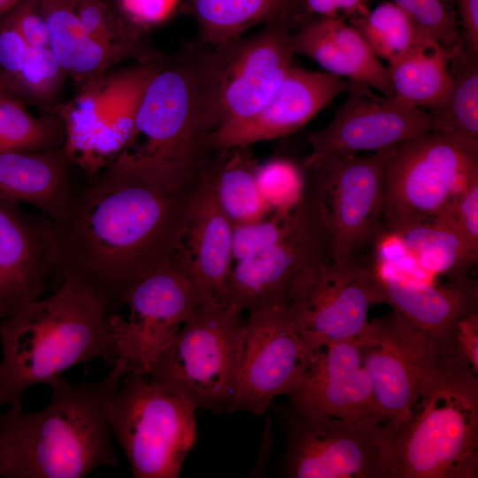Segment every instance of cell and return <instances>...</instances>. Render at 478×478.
Returning <instances> with one entry per match:
<instances>
[{"label":"cell","mask_w":478,"mask_h":478,"mask_svg":"<svg viewBox=\"0 0 478 478\" xmlns=\"http://www.w3.org/2000/svg\"><path fill=\"white\" fill-rule=\"evenodd\" d=\"M196 187L165 188L115 158L51 221L57 286L75 281L117 313L129 290L174 255Z\"/></svg>","instance_id":"obj_1"},{"label":"cell","mask_w":478,"mask_h":478,"mask_svg":"<svg viewBox=\"0 0 478 478\" xmlns=\"http://www.w3.org/2000/svg\"><path fill=\"white\" fill-rule=\"evenodd\" d=\"M220 124L215 50L199 42L158 62L142 94L133 134L116 157L165 188L195 187Z\"/></svg>","instance_id":"obj_2"},{"label":"cell","mask_w":478,"mask_h":478,"mask_svg":"<svg viewBox=\"0 0 478 478\" xmlns=\"http://www.w3.org/2000/svg\"><path fill=\"white\" fill-rule=\"evenodd\" d=\"M127 369L119 359L99 382H51V397L40 411L21 405L0 415V477L83 478L116 467L109 404Z\"/></svg>","instance_id":"obj_3"},{"label":"cell","mask_w":478,"mask_h":478,"mask_svg":"<svg viewBox=\"0 0 478 478\" xmlns=\"http://www.w3.org/2000/svg\"><path fill=\"white\" fill-rule=\"evenodd\" d=\"M113 314L90 289L66 279L0 320V406L21 405L29 388L50 385L74 366L96 359L112 366Z\"/></svg>","instance_id":"obj_4"},{"label":"cell","mask_w":478,"mask_h":478,"mask_svg":"<svg viewBox=\"0 0 478 478\" xmlns=\"http://www.w3.org/2000/svg\"><path fill=\"white\" fill-rule=\"evenodd\" d=\"M377 434L384 478H476L478 379L468 361L455 349L410 420Z\"/></svg>","instance_id":"obj_5"},{"label":"cell","mask_w":478,"mask_h":478,"mask_svg":"<svg viewBox=\"0 0 478 478\" xmlns=\"http://www.w3.org/2000/svg\"><path fill=\"white\" fill-rule=\"evenodd\" d=\"M478 177V139L428 131L397 144L384 181L382 220L398 232L449 212Z\"/></svg>","instance_id":"obj_6"},{"label":"cell","mask_w":478,"mask_h":478,"mask_svg":"<svg viewBox=\"0 0 478 478\" xmlns=\"http://www.w3.org/2000/svg\"><path fill=\"white\" fill-rule=\"evenodd\" d=\"M242 313L232 305H199L155 358L148 376L196 410L231 412L245 333Z\"/></svg>","instance_id":"obj_7"},{"label":"cell","mask_w":478,"mask_h":478,"mask_svg":"<svg viewBox=\"0 0 478 478\" xmlns=\"http://www.w3.org/2000/svg\"><path fill=\"white\" fill-rule=\"evenodd\" d=\"M196 409L148 375L128 372L109 404L112 434L134 478H177L197 441Z\"/></svg>","instance_id":"obj_8"},{"label":"cell","mask_w":478,"mask_h":478,"mask_svg":"<svg viewBox=\"0 0 478 478\" xmlns=\"http://www.w3.org/2000/svg\"><path fill=\"white\" fill-rule=\"evenodd\" d=\"M382 424L395 427L413 408L455 346L447 348L396 312L368 321L355 340Z\"/></svg>","instance_id":"obj_9"},{"label":"cell","mask_w":478,"mask_h":478,"mask_svg":"<svg viewBox=\"0 0 478 478\" xmlns=\"http://www.w3.org/2000/svg\"><path fill=\"white\" fill-rule=\"evenodd\" d=\"M272 407L285 436V476L384 478L381 420L340 419L290 400Z\"/></svg>","instance_id":"obj_10"},{"label":"cell","mask_w":478,"mask_h":478,"mask_svg":"<svg viewBox=\"0 0 478 478\" xmlns=\"http://www.w3.org/2000/svg\"><path fill=\"white\" fill-rule=\"evenodd\" d=\"M395 147L330 157L312 169L317 181L315 204L332 260L358 257L386 231L384 181Z\"/></svg>","instance_id":"obj_11"},{"label":"cell","mask_w":478,"mask_h":478,"mask_svg":"<svg viewBox=\"0 0 478 478\" xmlns=\"http://www.w3.org/2000/svg\"><path fill=\"white\" fill-rule=\"evenodd\" d=\"M374 289L369 264L358 257L326 258L304 270L285 301L287 313L309 348L355 341L366 327Z\"/></svg>","instance_id":"obj_12"},{"label":"cell","mask_w":478,"mask_h":478,"mask_svg":"<svg viewBox=\"0 0 478 478\" xmlns=\"http://www.w3.org/2000/svg\"><path fill=\"white\" fill-rule=\"evenodd\" d=\"M203 303L188 271L173 255L129 290L127 320L112 315L116 359L127 372L148 375L158 355Z\"/></svg>","instance_id":"obj_13"},{"label":"cell","mask_w":478,"mask_h":478,"mask_svg":"<svg viewBox=\"0 0 478 478\" xmlns=\"http://www.w3.org/2000/svg\"><path fill=\"white\" fill-rule=\"evenodd\" d=\"M313 352L290 320L285 305L249 312L235 374L231 412L263 415L276 397L286 396Z\"/></svg>","instance_id":"obj_14"},{"label":"cell","mask_w":478,"mask_h":478,"mask_svg":"<svg viewBox=\"0 0 478 478\" xmlns=\"http://www.w3.org/2000/svg\"><path fill=\"white\" fill-rule=\"evenodd\" d=\"M365 84L351 81L343 104L325 127L306 141L304 161L312 170L328 158L386 150L416 135L436 131L429 111L410 105L395 96H380Z\"/></svg>","instance_id":"obj_15"},{"label":"cell","mask_w":478,"mask_h":478,"mask_svg":"<svg viewBox=\"0 0 478 478\" xmlns=\"http://www.w3.org/2000/svg\"><path fill=\"white\" fill-rule=\"evenodd\" d=\"M293 31L287 25L271 24L253 35L211 47L217 60L220 112L211 143L251 119L281 85L292 66Z\"/></svg>","instance_id":"obj_16"},{"label":"cell","mask_w":478,"mask_h":478,"mask_svg":"<svg viewBox=\"0 0 478 478\" xmlns=\"http://www.w3.org/2000/svg\"><path fill=\"white\" fill-rule=\"evenodd\" d=\"M326 258H330L328 245L315 204L283 240L232 266L226 304L248 312L285 305L296 278Z\"/></svg>","instance_id":"obj_17"},{"label":"cell","mask_w":478,"mask_h":478,"mask_svg":"<svg viewBox=\"0 0 478 478\" xmlns=\"http://www.w3.org/2000/svg\"><path fill=\"white\" fill-rule=\"evenodd\" d=\"M374 304H387L447 348L454 346L458 323L478 312L477 282L471 277L428 284L374 258L369 264Z\"/></svg>","instance_id":"obj_18"},{"label":"cell","mask_w":478,"mask_h":478,"mask_svg":"<svg viewBox=\"0 0 478 478\" xmlns=\"http://www.w3.org/2000/svg\"><path fill=\"white\" fill-rule=\"evenodd\" d=\"M55 260L51 220L0 199V320L42 297Z\"/></svg>","instance_id":"obj_19"},{"label":"cell","mask_w":478,"mask_h":478,"mask_svg":"<svg viewBox=\"0 0 478 478\" xmlns=\"http://www.w3.org/2000/svg\"><path fill=\"white\" fill-rule=\"evenodd\" d=\"M232 235L233 225L217 199L204 164L188 205L174 253L198 289L204 303L227 305L233 260Z\"/></svg>","instance_id":"obj_20"},{"label":"cell","mask_w":478,"mask_h":478,"mask_svg":"<svg viewBox=\"0 0 478 478\" xmlns=\"http://www.w3.org/2000/svg\"><path fill=\"white\" fill-rule=\"evenodd\" d=\"M286 396L333 417L382 422L355 341L331 343L316 350Z\"/></svg>","instance_id":"obj_21"},{"label":"cell","mask_w":478,"mask_h":478,"mask_svg":"<svg viewBox=\"0 0 478 478\" xmlns=\"http://www.w3.org/2000/svg\"><path fill=\"white\" fill-rule=\"evenodd\" d=\"M350 81L291 66L282 82L248 121L212 141V150L248 147L294 133L347 92Z\"/></svg>","instance_id":"obj_22"},{"label":"cell","mask_w":478,"mask_h":478,"mask_svg":"<svg viewBox=\"0 0 478 478\" xmlns=\"http://www.w3.org/2000/svg\"><path fill=\"white\" fill-rule=\"evenodd\" d=\"M290 43L294 54L312 59L326 72L394 95L388 67L342 18L312 15L292 32Z\"/></svg>","instance_id":"obj_23"},{"label":"cell","mask_w":478,"mask_h":478,"mask_svg":"<svg viewBox=\"0 0 478 478\" xmlns=\"http://www.w3.org/2000/svg\"><path fill=\"white\" fill-rule=\"evenodd\" d=\"M66 145L38 151L0 153V199L42 210L51 221L69 209L73 192Z\"/></svg>","instance_id":"obj_24"},{"label":"cell","mask_w":478,"mask_h":478,"mask_svg":"<svg viewBox=\"0 0 478 478\" xmlns=\"http://www.w3.org/2000/svg\"><path fill=\"white\" fill-rule=\"evenodd\" d=\"M197 21L199 43L217 47L262 24L298 28L312 16L303 0H188Z\"/></svg>","instance_id":"obj_25"},{"label":"cell","mask_w":478,"mask_h":478,"mask_svg":"<svg viewBox=\"0 0 478 478\" xmlns=\"http://www.w3.org/2000/svg\"><path fill=\"white\" fill-rule=\"evenodd\" d=\"M48 46L58 63L82 86L102 77L120 61L81 22L73 0H41Z\"/></svg>","instance_id":"obj_26"},{"label":"cell","mask_w":478,"mask_h":478,"mask_svg":"<svg viewBox=\"0 0 478 478\" xmlns=\"http://www.w3.org/2000/svg\"><path fill=\"white\" fill-rule=\"evenodd\" d=\"M455 54L426 33L405 56L389 66L393 96L421 109L444 105L453 84L451 60Z\"/></svg>","instance_id":"obj_27"},{"label":"cell","mask_w":478,"mask_h":478,"mask_svg":"<svg viewBox=\"0 0 478 478\" xmlns=\"http://www.w3.org/2000/svg\"><path fill=\"white\" fill-rule=\"evenodd\" d=\"M418 268L430 280L465 279L474 266L451 212L398 231Z\"/></svg>","instance_id":"obj_28"},{"label":"cell","mask_w":478,"mask_h":478,"mask_svg":"<svg viewBox=\"0 0 478 478\" xmlns=\"http://www.w3.org/2000/svg\"><path fill=\"white\" fill-rule=\"evenodd\" d=\"M219 157L205 166L210 173L217 199L231 223L258 220L271 214L256 182L257 160L246 147L216 150Z\"/></svg>","instance_id":"obj_29"},{"label":"cell","mask_w":478,"mask_h":478,"mask_svg":"<svg viewBox=\"0 0 478 478\" xmlns=\"http://www.w3.org/2000/svg\"><path fill=\"white\" fill-rule=\"evenodd\" d=\"M76 12L89 33L120 62L137 63L162 56L152 46L148 30L132 20L115 0H73Z\"/></svg>","instance_id":"obj_30"},{"label":"cell","mask_w":478,"mask_h":478,"mask_svg":"<svg viewBox=\"0 0 478 478\" xmlns=\"http://www.w3.org/2000/svg\"><path fill=\"white\" fill-rule=\"evenodd\" d=\"M66 142L65 124L56 113L35 117L22 100L0 96V153L49 150Z\"/></svg>","instance_id":"obj_31"},{"label":"cell","mask_w":478,"mask_h":478,"mask_svg":"<svg viewBox=\"0 0 478 478\" xmlns=\"http://www.w3.org/2000/svg\"><path fill=\"white\" fill-rule=\"evenodd\" d=\"M351 25L389 66L405 56L428 33L392 1L379 4L366 15L351 18Z\"/></svg>","instance_id":"obj_32"},{"label":"cell","mask_w":478,"mask_h":478,"mask_svg":"<svg viewBox=\"0 0 478 478\" xmlns=\"http://www.w3.org/2000/svg\"><path fill=\"white\" fill-rule=\"evenodd\" d=\"M453 84L446 104L429 110L436 131L478 139V52L464 48L451 60Z\"/></svg>","instance_id":"obj_33"},{"label":"cell","mask_w":478,"mask_h":478,"mask_svg":"<svg viewBox=\"0 0 478 478\" xmlns=\"http://www.w3.org/2000/svg\"><path fill=\"white\" fill-rule=\"evenodd\" d=\"M66 72L48 46L30 47L11 88L25 104L30 103L48 112L58 104Z\"/></svg>","instance_id":"obj_34"},{"label":"cell","mask_w":478,"mask_h":478,"mask_svg":"<svg viewBox=\"0 0 478 478\" xmlns=\"http://www.w3.org/2000/svg\"><path fill=\"white\" fill-rule=\"evenodd\" d=\"M255 178L258 192L271 213L289 214L305 200L302 174L289 160L273 159L258 164Z\"/></svg>","instance_id":"obj_35"},{"label":"cell","mask_w":478,"mask_h":478,"mask_svg":"<svg viewBox=\"0 0 478 478\" xmlns=\"http://www.w3.org/2000/svg\"><path fill=\"white\" fill-rule=\"evenodd\" d=\"M307 206L303 203L291 213H271L256 221L232 224V258L235 262L254 257L283 240L304 217Z\"/></svg>","instance_id":"obj_36"},{"label":"cell","mask_w":478,"mask_h":478,"mask_svg":"<svg viewBox=\"0 0 478 478\" xmlns=\"http://www.w3.org/2000/svg\"><path fill=\"white\" fill-rule=\"evenodd\" d=\"M452 53L465 48L455 11L449 0H391Z\"/></svg>","instance_id":"obj_37"},{"label":"cell","mask_w":478,"mask_h":478,"mask_svg":"<svg viewBox=\"0 0 478 478\" xmlns=\"http://www.w3.org/2000/svg\"><path fill=\"white\" fill-rule=\"evenodd\" d=\"M450 212L474 266L478 258V177L460 192Z\"/></svg>","instance_id":"obj_38"},{"label":"cell","mask_w":478,"mask_h":478,"mask_svg":"<svg viewBox=\"0 0 478 478\" xmlns=\"http://www.w3.org/2000/svg\"><path fill=\"white\" fill-rule=\"evenodd\" d=\"M29 48L9 13L0 17V71L9 85L19 71Z\"/></svg>","instance_id":"obj_39"},{"label":"cell","mask_w":478,"mask_h":478,"mask_svg":"<svg viewBox=\"0 0 478 478\" xmlns=\"http://www.w3.org/2000/svg\"><path fill=\"white\" fill-rule=\"evenodd\" d=\"M8 13L30 47L48 46V28L41 0H19Z\"/></svg>","instance_id":"obj_40"},{"label":"cell","mask_w":478,"mask_h":478,"mask_svg":"<svg viewBox=\"0 0 478 478\" xmlns=\"http://www.w3.org/2000/svg\"><path fill=\"white\" fill-rule=\"evenodd\" d=\"M127 15L145 29L158 25L175 11L180 0H117Z\"/></svg>","instance_id":"obj_41"},{"label":"cell","mask_w":478,"mask_h":478,"mask_svg":"<svg viewBox=\"0 0 478 478\" xmlns=\"http://www.w3.org/2000/svg\"><path fill=\"white\" fill-rule=\"evenodd\" d=\"M454 344L473 372L478 374V312L467 315L458 323Z\"/></svg>","instance_id":"obj_42"},{"label":"cell","mask_w":478,"mask_h":478,"mask_svg":"<svg viewBox=\"0 0 478 478\" xmlns=\"http://www.w3.org/2000/svg\"><path fill=\"white\" fill-rule=\"evenodd\" d=\"M303 3L310 14L327 18H341L343 13L351 19L370 11L368 0H303Z\"/></svg>","instance_id":"obj_43"},{"label":"cell","mask_w":478,"mask_h":478,"mask_svg":"<svg viewBox=\"0 0 478 478\" xmlns=\"http://www.w3.org/2000/svg\"><path fill=\"white\" fill-rule=\"evenodd\" d=\"M461 21L466 49L478 52V0H454Z\"/></svg>","instance_id":"obj_44"},{"label":"cell","mask_w":478,"mask_h":478,"mask_svg":"<svg viewBox=\"0 0 478 478\" xmlns=\"http://www.w3.org/2000/svg\"><path fill=\"white\" fill-rule=\"evenodd\" d=\"M0 96H14L19 98L11 89L4 75L0 71Z\"/></svg>","instance_id":"obj_45"},{"label":"cell","mask_w":478,"mask_h":478,"mask_svg":"<svg viewBox=\"0 0 478 478\" xmlns=\"http://www.w3.org/2000/svg\"><path fill=\"white\" fill-rule=\"evenodd\" d=\"M19 0H0V17L10 12Z\"/></svg>","instance_id":"obj_46"}]
</instances>
